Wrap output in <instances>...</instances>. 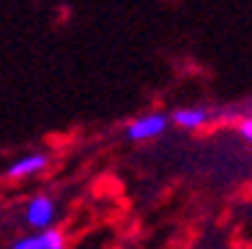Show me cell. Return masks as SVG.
Wrapping results in <instances>:
<instances>
[{
  "label": "cell",
  "mask_w": 252,
  "mask_h": 249,
  "mask_svg": "<svg viewBox=\"0 0 252 249\" xmlns=\"http://www.w3.org/2000/svg\"><path fill=\"white\" fill-rule=\"evenodd\" d=\"M50 162L52 156L47 151H28V154L17 156L11 164L6 167V175L11 181H31V178H38L41 173L50 170Z\"/></svg>",
  "instance_id": "277c9868"
},
{
  "label": "cell",
  "mask_w": 252,
  "mask_h": 249,
  "mask_svg": "<svg viewBox=\"0 0 252 249\" xmlns=\"http://www.w3.org/2000/svg\"><path fill=\"white\" fill-rule=\"evenodd\" d=\"M233 118H236V131H239V137L252 145V104L247 107V110H236Z\"/></svg>",
  "instance_id": "8992f818"
},
{
  "label": "cell",
  "mask_w": 252,
  "mask_h": 249,
  "mask_svg": "<svg viewBox=\"0 0 252 249\" xmlns=\"http://www.w3.org/2000/svg\"><path fill=\"white\" fill-rule=\"evenodd\" d=\"M11 249H66V236L58 224L44 227V230H33L28 236L17 238Z\"/></svg>",
  "instance_id": "5b68a950"
},
{
  "label": "cell",
  "mask_w": 252,
  "mask_h": 249,
  "mask_svg": "<svg viewBox=\"0 0 252 249\" xmlns=\"http://www.w3.org/2000/svg\"><path fill=\"white\" fill-rule=\"evenodd\" d=\"M220 118V112L208 104H187V107H178L173 110L170 115V126L181 131H203L206 126H211L214 121Z\"/></svg>",
  "instance_id": "3957f363"
},
{
  "label": "cell",
  "mask_w": 252,
  "mask_h": 249,
  "mask_svg": "<svg viewBox=\"0 0 252 249\" xmlns=\"http://www.w3.org/2000/svg\"><path fill=\"white\" fill-rule=\"evenodd\" d=\"M22 222L31 227V230H44V227H52L58 222V203L55 197L38 192L33 197H28L25 208H22Z\"/></svg>",
  "instance_id": "7a4b0ae2"
},
{
  "label": "cell",
  "mask_w": 252,
  "mask_h": 249,
  "mask_svg": "<svg viewBox=\"0 0 252 249\" xmlns=\"http://www.w3.org/2000/svg\"><path fill=\"white\" fill-rule=\"evenodd\" d=\"M170 129V115L164 112H143L137 118H132L126 124V137L132 143H151L159 140L164 131Z\"/></svg>",
  "instance_id": "6da1fadb"
}]
</instances>
